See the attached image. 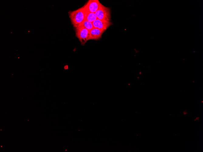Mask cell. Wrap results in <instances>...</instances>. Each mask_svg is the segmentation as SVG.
<instances>
[{"label": "cell", "mask_w": 203, "mask_h": 152, "mask_svg": "<svg viewBox=\"0 0 203 152\" xmlns=\"http://www.w3.org/2000/svg\"><path fill=\"white\" fill-rule=\"evenodd\" d=\"M199 117H197L196 118V119L197 120H199Z\"/></svg>", "instance_id": "30bf717a"}, {"label": "cell", "mask_w": 203, "mask_h": 152, "mask_svg": "<svg viewBox=\"0 0 203 152\" xmlns=\"http://www.w3.org/2000/svg\"><path fill=\"white\" fill-rule=\"evenodd\" d=\"M187 113V112H186V111H184V112H183V113H184V114H186Z\"/></svg>", "instance_id": "9c48e42d"}, {"label": "cell", "mask_w": 203, "mask_h": 152, "mask_svg": "<svg viewBox=\"0 0 203 152\" xmlns=\"http://www.w3.org/2000/svg\"><path fill=\"white\" fill-rule=\"evenodd\" d=\"M101 3L98 0H90L83 6L86 13H95L100 6Z\"/></svg>", "instance_id": "277c9868"}, {"label": "cell", "mask_w": 203, "mask_h": 152, "mask_svg": "<svg viewBox=\"0 0 203 152\" xmlns=\"http://www.w3.org/2000/svg\"><path fill=\"white\" fill-rule=\"evenodd\" d=\"M86 13L83 7L71 11L69 13V17L72 24L75 28L78 27L84 21Z\"/></svg>", "instance_id": "6da1fadb"}, {"label": "cell", "mask_w": 203, "mask_h": 152, "mask_svg": "<svg viewBox=\"0 0 203 152\" xmlns=\"http://www.w3.org/2000/svg\"><path fill=\"white\" fill-rule=\"evenodd\" d=\"M104 31L94 28L90 31L89 40L92 39L98 40L102 37Z\"/></svg>", "instance_id": "8992f818"}, {"label": "cell", "mask_w": 203, "mask_h": 152, "mask_svg": "<svg viewBox=\"0 0 203 152\" xmlns=\"http://www.w3.org/2000/svg\"><path fill=\"white\" fill-rule=\"evenodd\" d=\"M94 28L105 31L112 25L111 21L102 20L97 19L92 23Z\"/></svg>", "instance_id": "5b68a950"}, {"label": "cell", "mask_w": 203, "mask_h": 152, "mask_svg": "<svg viewBox=\"0 0 203 152\" xmlns=\"http://www.w3.org/2000/svg\"><path fill=\"white\" fill-rule=\"evenodd\" d=\"M97 19L104 21H111L110 9L102 4L95 13Z\"/></svg>", "instance_id": "7a4b0ae2"}, {"label": "cell", "mask_w": 203, "mask_h": 152, "mask_svg": "<svg viewBox=\"0 0 203 152\" xmlns=\"http://www.w3.org/2000/svg\"><path fill=\"white\" fill-rule=\"evenodd\" d=\"M97 19V17L95 13H86L85 20H86L92 23Z\"/></svg>", "instance_id": "52a82bcc"}, {"label": "cell", "mask_w": 203, "mask_h": 152, "mask_svg": "<svg viewBox=\"0 0 203 152\" xmlns=\"http://www.w3.org/2000/svg\"><path fill=\"white\" fill-rule=\"evenodd\" d=\"M79 26L83 27L89 31L94 28L92 23L86 20H84Z\"/></svg>", "instance_id": "ba28073f"}, {"label": "cell", "mask_w": 203, "mask_h": 152, "mask_svg": "<svg viewBox=\"0 0 203 152\" xmlns=\"http://www.w3.org/2000/svg\"><path fill=\"white\" fill-rule=\"evenodd\" d=\"M76 29V35L81 44L84 45L89 40L90 31L80 26Z\"/></svg>", "instance_id": "3957f363"}]
</instances>
